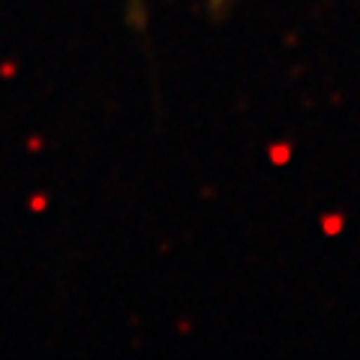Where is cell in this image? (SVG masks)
Instances as JSON below:
<instances>
[{
    "mask_svg": "<svg viewBox=\"0 0 360 360\" xmlns=\"http://www.w3.org/2000/svg\"><path fill=\"white\" fill-rule=\"evenodd\" d=\"M229 4V0H210V6H213V13H219V9Z\"/></svg>",
    "mask_w": 360,
    "mask_h": 360,
    "instance_id": "6da1fadb",
    "label": "cell"
}]
</instances>
